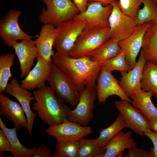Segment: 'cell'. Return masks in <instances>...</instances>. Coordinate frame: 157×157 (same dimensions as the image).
<instances>
[{
	"label": "cell",
	"instance_id": "cell-1",
	"mask_svg": "<svg viewBox=\"0 0 157 157\" xmlns=\"http://www.w3.org/2000/svg\"><path fill=\"white\" fill-rule=\"evenodd\" d=\"M53 63L75 84L79 92L87 87H96V81L103 62L93 61L90 56L75 58L57 52Z\"/></svg>",
	"mask_w": 157,
	"mask_h": 157
},
{
	"label": "cell",
	"instance_id": "cell-2",
	"mask_svg": "<svg viewBox=\"0 0 157 157\" xmlns=\"http://www.w3.org/2000/svg\"><path fill=\"white\" fill-rule=\"evenodd\" d=\"M33 95L35 102L32 108L45 124L50 126L67 119L70 108L56 97L49 86L45 85L33 90Z\"/></svg>",
	"mask_w": 157,
	"mask_h": 157
},
{
	"label": "cell",
	"instance_id": "cell-3",
	"mask_svg": "<svg viewBox=\"0 0 157 157\" xmlns=\"http://www.w3.org/2000/svg\"><path fill=\"white\" fill-rule=\"evenodd\" d=\"M110 38L109 27L97 28L86 26L77 38L69 56L75 58L90 56Z\"/></svg>",
	"mask_w": 157,
	"mask_h": 157
},
{
	"label": "cell",
	"instance_id": "cell-4",
	"mask_svg": "<svg viewBox=\"0 0 157 157\" xmlns=\"http://www.w3.org/2000/svg\"><path fill=\"white\" fill-rule=\"evenodd\" d=\"M47 6L43 8L40 21L56 27L60 23L73 18L80 13L72 0H42Z\"/></svg>",
	"mask_w": 157,
	"mask_h": 157
},
{
	"label": "cell",
	"instance_id": "cell-5",
	"mask_svg": "<svg viewBox=\"0 0 157 157\" xmlns=\"http://www.w3.org/2000/svg\"><path fill=\"white\" fill-rule=\"evenodd\" d=\"M86 27L84 22L73 19L59 24L54 33L53 47L56 52L69 56L77 38Z\"/></svg>",
	"mask_w": 157,
	"mask_h": 157
},
{
	"label": "cell",
	"instance_id": "cell-6",
	"mask_svg": "<svg viewBox=\"0 0 157 157\" xmlns=\"http://www.w3.org/2000/svg\"><path fill=\"white\" fill-rule=\"evenodd\" d=\"M47 81L60 100L72 106H76L79 92L71 80L53 63Z\"/></svg>",
	"mask_w": 157,
	"mask_h": 157
},
{
	"label": "cell",
	"instance_id": "cell-7",
	"mask_svg": "<svg viewBox=\"0 0 157 157\" xmlns=\"http://www.w3.org/2000/svg\"><path fill=\"white\" fill-rule=\"evenodd\" d=\"M97 97L96 87H87L79 92L78 102L69 110L67 119L83 126H88L93 117V110Z\"/></svg>",
	"mask_w": 157,
	"mask_h": 157
},
{
	"label": "cell",
	"instance_id": "cell-8",
	"mask_svg": "<svg viewBox=\"0 0 157 157\" xmlns=\"http://www.w3.org/2000/svg\"><path fill=\"white\" fill-rule=\"evenodd\" d=\"M110 4L113 6L109 19L110 39L118 43L131 35L137 26L134 19L122 12L118 1L115 0Z\"/></svg>",
	"mask_w": 157,
	"mask_h": 157
},
{
	"label": "cell",
	"instance_id": "cell-9",
	"mask_svg": "<svg viewBox=\"0 0 157 157\" xmlns=\"http://www.w3.org/2000/svg\"><path fill=\"white\" fill-rule=\"evenodd\" d=\"M22 14L20 10H12L1 18L0 20V37L8 47H12L18 40L32 39L38 35H31L25 33L20 28L18 22Z\"/></svg>",
	"mask_w": 157,
	"mask_h": 157
},
{
	"label": "cell",
	"instance_id": "cell-10",
	"mask_svg": "<svg viewBox=\"0 0 157 157\" xmlns=\"http://www.w3.org/2000/svg\"><path fill=\"white\" fill-rule=\"evenodd\" d=\"M115 105L122 117L126 128L136 134L144 136V133L152 132L149 127V121L143 114L130 102L115 101Z\"/></svg>",
	"mask_w": 157,
	"mask_h": 157
},
{
	"label": "cell",
	"instance_id": "cell-11",
	"mask_svg": "<svg viewBox=\"0 0 157 157\" xmlns=\"http://www.w3.org/2000/svg\"><path fill=\"white\" fill-rule=\"evenodd\" d=\"M111 72L102 66L96 84L97 97L99 103H105L107 99L113 95H117L121 100L131 103L118 81Z\"/></svg>",
	"mask_w": 157,
	"mask_h": 157
},
{
	"label": "cell",
	"instance_id": "cell-12",
	"mask_svg": "<svg viewBox=\"0 0 157 157\" xmlns=\"http://www.w3.org/2000/svg\"><path fill=\"white\" fill-rule=\"evenodd\" d=\"M103 5L99 2H89L86 10L77 14L73 19L84 22L87 27L97 28H109V19L113 6L110 4Z\"/></svg>",
	"mask_w": 157,
	"mask_h": 157
},
{
	"label": "cell",
	"instance_id": "cell-13",
	"mask_svg": "<svg viewBox=\"0 0 157 157\" xmlns=\"http://www.w3.org/2000/svg\"><path fill=\"white\" fill-rule=\"evenodd\" d=\"M45 132L57 140L61 141H78L92 133L90 127L82 125L67 119L60 124L49 126Z\"/></svg>",
	"mask_w": 157,
	"mask_h": 157
},
{
	"label": "cell",
	"instance_id": "cell-14",
	"mask_svg": "<svg viewBox=\"0 0 157 157\" xmlns=\"http://www.w3.org/2000/svg\"><path fill=\"white\" fill-rule=\"evenodd\" d=\"M5 92L15 97L20 104L27 119L28 126L27 129L30 135L32 137V128L36 114L33 112L31 108V101L35 100L32 93L22 88L16 78L10 80Z\"/></svg>",
	"mask_w": 157,
	"mask_h": 157
},
{
	"label": "cell",
	"instance_id": "cell-15",
	"mask_svg": "<svg viewBox=\"0 0 157 157\" xmlns=\"http://www.w3.org/2000/svg\"><path fill=\"white\" fill-rule=\"evenodd\" d=\"M149 25L147 22L137 26L129 36L118 42L125 54L126 62L131 69L137 63L136 57L142 47L143 37Z\"/></svg>",
	"mask_w": 157,
	"mask_h": 157
},
{
	"label": "cell",
	"instance_id": "cell-16",
	"mask_svg": "<svg viewBox=\"0 0 157 157\" xmlns=\"http://www.w3.org/2000/svg\"><path fill=\"white\" fill-rule=\"evenodd\" d=\"M37 59L34 67L21 81V86L28 91L34 90L45 85L51 71L53 63H49L38 56Z\"/></svg>",
	"mask_w": 157,
	"mask_h": 157
},
{
	"label": "cell",
	"instance_id": "cell-17",
	"mask_svg": "<svg viewBox=\"0 0 157 157\" xmlns=\"http://www.w3.org/2000/svg\"><path fill=\"white\" fill-rule=\"evenodd\" d=\"M18 58L21 71L20 77L24 78L34 65L38 53L35 41L31 39L15 42L12 46Z\"/></svg>",
	"mask_w": 157,
	"mask_h": 157
},
{
	"label": "cell",
	"instance_id": "cell-18",
	"mask_svg": "<svg viewBox=\"0 0 157 157\" xmlns=\"http://www.w3.org/2000/svg\"><path fill=\"white\" fill-rule=\"evenodd\" d=\"M147 61L141 51L140 57L134 67L129 71L120 72L122 77L119 83L129 98L142 89L140 83L142 71Z\"/></svg>",
	"mask_w": 157,
	"mask_h": 157
},
{
	"label": "cell",
	"instance_id": "cell-19",
	"mask_svg": "<svg viewBox=\"0 0 157 157\" xmlns=\"http://www.w3.org/2000/svg\"><path fill=\"white\" fill-rule=\"evenodd\" d=\"M0 115L11 122L17 130L23 127L27 129V119L20 103L2 93H0Z\"/></svg>",
	"mask_w": 157,
	"mask_h": 157
},
{
	"label": "cell",
	"instance_id": "cell-20",
	"mask_svg": "<svg viewBox=\"0 0 157 157\" xmlns=\"http://www.w3.org/2000/svg\"><path fill=\"white\" fill-rule=\"evenodd\" d=\"M55 27L46 24L42 26L38 38L35 40L38 56L49 63H52V57L55 52L53 50Z\"/></svg>",
	"mask_w": 157,
	"mask_h": 157
},
{
	"label": "cell",
	"instance_id": "cell-21",
	"mask_svg": "<svg viewBox=\"0 0 157 157\" xmlns=\"http://www.w3.org/2000/svg\"><path fill=\"white\" fill-rule=\"evenodd\" d=\"M130 131L124 133L121 131L113 137L104 148L105 152L98 157H115L123 152L124 149L137 147L132 138Z\"/></svg>",
	"mask_w": 157,
	"mask_h": 157
},
{
	"label": "cell",
	"instance_id": "cell-22",
	"mask_svg": "<svg viewBox=\"0 0 157 157\" xmlns=\"http://www.w3.org/2000/svg\"><path fill=\"white\" fill-rule=\"evenodd\" d=\"M141 51L147 61L157 65V20L148 22Z\"/></svg>",
	"mask_w": 157,
	"mask_h": 157
},
{
	"label": "cell",
	"instance_id": "cell-23",
	"mask_svg": "<svg viewBox=\"0 0 157 157\" xmlns=\"http://www.w3.org/2000/svg\"><path fill=\"white\" fill-rule=\"evenodd\" d=\"M154 94L152 91H145L142 89L130 98L133 105L138 109L149 121L157 118V108L154 105L151 98Z\"/></svg>",
	"mask_w": 157,
	"mask_h": 157
},
{
	"label": "cell",
	"instance_id": "cell-24",
	"mask_svg": "<svg viewBox=\"0 0 157 157\" xmlns=\"http://www.w3.org/2000/svg\"><path fill=\"white\" fill-rule=\"evenodd\" d=\"M0 127L7 136L11 144L12 152L11 154L14 157H30L33 156L35 147L28 149L24 146L19 141L17 135V130L15 128H7L0 117Z\"/></svg>",
	"mask_w": 157,
	"mask_h": 157
},
{
	"label": "cell",
	"instance_id": "cell-25",
	"mask_svg": "<svg viewBox=\"0 0 157 157\" xmlns=\"http://www.w3.org/2000/svg\"><path fill=\"white\" fill-rule=\"evenodd\" d=\"M140 84L142 90L152 91L157 99V65L148 61L146 62L142 69Z\"/></svg>",
	"mask_w": 157,
	"mask_h": 157
},
{
	"label": "cell",
	"instance_id": "cell-26",
	"mask_svg": "<svg viewBox=\"0 0 157 157\" xmlns=\"http://www.w3.org/2000/svg\"><path fill=\"white\" fill-rule=\"evenodd\" d=\"M125 128L126 124L119 114L112 124L100 130L99 136L96 138L98 144L101 148H104L113 137Z\"/></svg>",
	"mask_w": 157,
	"mask_h": 157
},
{
	"label": "cell",
	"instance_id": "cell-27",
	"mask_svg": "<svg viewBox=\"0 0 157 157\" xmlns=\"http://www.w3.org/2000/svg\"><path fill=\"white\" fill-rule=\"evenodd\" d=\"M122 51L118 43L110 38L100 46L90 57L93 61L104 62Z\"/></svg>",
	"mask_w": 157,
	"mask_h": 157
},
{
	"label": "cell",
	"instance_id": "cell-28",
	"mask_svg": "<svg viewBox=\"0 0 157 157\" xmlns=\"http://www.w3.org/2000/svg\"><path fill=\"white\" fill-rule=\"evenodd\" d=\"M15 53H3L0 56V93L4 92L9 79L12 77L11 68L14 64Z\"/></svg>",
	"mask_w": 157,
	"mask_h": 157
},
{
	"label": "cell",
	"instance_id": "cell-29",
	"mask_svg": "<svg viewBox=\"0 0 157 157\" xmlns=\"http://www.w3.org/2000/svg\"><path fill=\"white\" fill-rule=\"evenodd\" d=\"M143 7L139 8L134 20L137 26L157 20V6L155 0H141Z\"/></svg>",
	"mask_w": 157,
	"mask_h": 157
},
{
	"label": "cell",
	"instance_id": "cell-30",
	"mask_svg": "<svg viewBox=\"0 0 157 157\" xmlns=\"http://www.w3.org/2000/svg\"><path fill=\"white\" fill-rule=\"evenodd\" d=\"M78 157H98L104 153L105 149L98 144L96 138H82L78 140Z\"/></svg>",
	"mask_w": 157,
	"mask_h": 157
},
{
	"label": "cell",
	"instance_id": "cell-31",
	"mask_svg": "<svg viewBox=\"0 0 157 157\" xmlns=\"http://www.w3.org/2000/svg\"><path fill=\"white\" fill-rule=\"evenodd\" d=\"M79 142L78 141L57 140L52 157H78Z\"/></svg>",
	"mask_w": 157,
	"mask_h": 157
},
{
	"label": "cell",
	"instance_id": "cell-32",
	"mask_svg": "<svg viewBox=\"0 0 157 157\" xmlns=\"http://www.w3.org/2000/svg\"><path fill=\"white\" fill-rule=\"evenodd\" d=\"M102 67L111 72L114 70L128 71L131 69L126 62L125 54L122 50L116 56L105 61Z\"/></svg>",
	"mask_w": 157,
	"mask_h": 157
},
{
	"label": "cell",
	"instance_id": "cell-33",
	"mask_svg": "<svg viewBox=\"0 0 157 157\" xmlns=\"http://www.w3.org/2000/svg\"><path fill=\"white\" fill-rule=\"evenodd\" d=\"M118 2L123 13L135 20L141 0H119Z\"/></svg>",
	"mask_w": 157,
	"mask_h": 157
},
{
	"label": "cell",
	"instance_id": "cell-34",
	"mask_svg": "<svg viewBox=\"0 0 157 157\" xmlns=\"http://www.w3.org/2000/svg\"><path fill=\"white\" fill-rule=\"evenodd\" d=\"M128 152L125 154L123 157H155L151 152L139 148L137 147H134L127 149Z\"/></svg>",
	"mask_w": 157,
	"mask_h": 157
},
{
	"label": "cell",
	"instance_id": "cell-35",
	"mask_svg": "<svg viewBox=\"0 0 157 157\" xmlns=\"http://www.w3.org/2000/svg\"><path fill=\"white\" fill-rule=\"evenodd\" d=\"M9 152L11 153L12 149L10 143L3 131L0 129V156H2L3 153Z\"/></svg>",
	"mask_w": 157,
	"mask_h": 157
},
{
	"label": "cell",
	"instance_id": "cell-36",
	"mask_svg": "<svg viewBox=\"0 0 157 157\" xmlns=\"http://www.w3.org/2000/svg\"><path fill=\"white\" fill-rule=\"evenodd\" d=\"M52 156L51 149L48 147L41 144L38 147H35L33 157H51Z\"/></svg>",
	"mask_w": 157,
	"mask_h": 157
},
{
	"label": "cell",
	"instance_id": "cell-37",
	"mask_svg": "<svg viewBox=\"0 0 157 157\" xmlns=\"http://www.w3.org/2000/svg\"><path fill=\"white\" fill-rule=\"evenodd\" d=\"M144 135L147 136L152 141L154 147L151 149V152L154 154L155 157H157V133L153 132L145 133Z\"/></svg>",
	"mask_w": 157,
	"mask_h": 157
},
{
	"label": "cell",
	"instance_id": "cell-38",
	"mask_svg": "<svg viewBox=\"0 0 157 157\" xmlns=\"http://www.w3.org/2000/svg\"><path fill=\"white\" fill-rule=\"evenodd\" d=\"M74 3L79 9L80 13L85 12L86 10L89 0H72Z\"/></svg>",
	"mask_w": 157,
	"mask_h": 157
},
{
	"label": "cell",
	"instance_id": "cell-39",
	"mask_svg": "<svg viewBox=\"0 0 157 157\" xmlns=\"http://www.w3.org/2000/svg\"><path fill=\"white\" fill-rule=\"evenodd\" d=\"M149 125V128L152 132L157 133V118L150 121Z\"/></svg>",
	"mask_w": 157,
	"mask_h": 157
},
{
	"label": "cell",
	"instance_id": "cell-40",
	"mask_svg": "<svg viewBox=\"0 0 157 157\" xmlns=\"http://www.w3.org/2000/svg\"><path fill=\"white\" fill-rule=\"evenodd\" d=\"M116 0H89V2L98 1L102 3L103 4L107 5L110 4V3Z\"/></svg>",
	"mask_w": 157,
	"mask_h": 157
},
{
	"label": "cell",
	"instance_id": "cell-41",
	"mask_svg": "<svg viewBox=\"0 0 157 157\" xmlns=\"http://www.w3.org/2000/svg\"><path fill=\"white\" fill-rule=\"evenodd\" d=\"M155 2L156 5H157V0H155Z\"/></svg>",
	"mask_w": 157,
	"mask_h": 157
}]
</instances>
